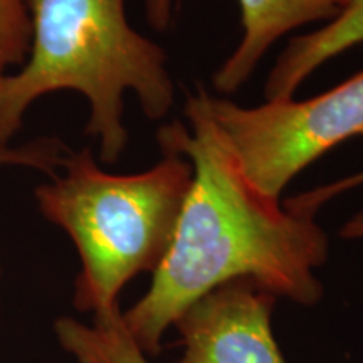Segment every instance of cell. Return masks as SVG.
I'll list each match as a JSON object with an SVG mask.
<instances>
[{"label":"cell","instance_id":"7","mask_svg":"<svg viewBox=\"0 0 363 363\" xmlns=\"http://www.w3.org/2000/svg\"><path fill=\"white\" fill-rule=\"evenodd\" d=\"M358 44H363V0H350L337 19L289 40L266 81V99H291L318 67Z\"/></svg>","mask_w":363,"mask_h":363},{"label":"cell","instance_id":"4","mask_svg":"<svg viewBox=\"0 0 363 363\" xmlns=\"http://www.w3.org/2000/svg\"><path fill=\"white\" fill-rule=\"evenodd\" d=\"M207 108L247 179L281 201L298 174L353 136L363 138V71L315 98L239 106L207 94Z\"/></svg>","mask_w":363,"mask_h":363},{"label":"cell","instance_id":"13","mask_svg":"<svg viewBox=\"0 0 363 363\" xmlns=\"http://www.w3.org/2000/svg\"><path fill=\"white\" fill-rule=\"evenodd\" d=\"M2 281H4V269H2V264H0V299H2Z\"/></svg>","mask_w":363,"mask_h":363},{"label":"cell","instance_id":"8","mask_svg":"<svg viewBox=\"0 0 363 363\" xmlns=\"http://www.w3.org/2000/svg\"><path fill=\"white\" fill-rule=\"evenodd\" d=\"M118 311L83 323L71 316L54 321V333L62 350L76 363H150L123 325Z\"/></svg>","mask_w":363,"mask_h":363},{"label":"cell","instance_id":"3","mask_svg":"<svg viewBox=\"0 0 363 363\" xmlns=\"http://www.w3.org/2000/svg\"><path fill=\"white\" fill-rule=\"evenodd\" d=\"M61 167L65 174L35 187V202L78 251L76 310L93 318L113 315L121 311L118 298L125 286L143 272L153 274L169 252L192 165L163 150L152 169L115 175L99 169L91 150L83 148L67 153Z\"/></svg>","mask_w":363,"mask_h":363},{"label":"cell","instance_id":"11","mask_svg":"<svg viewBox=\"0 0 363 363\" xmlns=\"http://www.w3.org/2000/svg\"><path fill=\"white\" fill-rule=\"evenodd\" d=\"M360 185H363V170L358 172V174H355V175L347 177V179L335 182V184L323 185V187H318L315 190H311V192H306V194L296 195V197L288 199V202L293 203V206L305 207V208H310V211H313V212H316L318 208H320L321 206H325L330 199L337 197L338 194L345 192V190L360 187Z\"/></svg>","mask_w":363,"mask_h":363},{"label":"cell","instance_id":"6","mask_svg":"<svg viewBox=\"0 0 363 363\" xmlns=\"http://www.w3.org/2000/svg\"><path fill=\"white\" fill-rule=\"evenodd\" d=\"M242 39L214 74L220 93H235L251 78L257 62L276 40L311 22L337 19L350 0H238Z\"/></svg>","mask_w":363,"mask_h":363},{"label":"cell","instance_id":"1","mask_svg":"<svg viewBox=\"0 0 363 363\" xmlns=\"http://www.w3.org/2000/svg\"><path fill=\"white\" fill-rule=\"evenodd\" d=\"M182 121L158 130L162 152L192 165L174 240L152 284L121 313L123 325L147 357L158 355L177 318L203 294L234 279H254L276 298L313 306L323 296L316 269L328 259V235L316 212L262 194L235 158L199 91Z\"/></svg>","mask_w":363,"mask_h":363},{"label":"cell","instance_id":"2","mask_svg":"<svg viewBox=\"0 0 363 363\" xmlns=\"http://www.w3.org/2000/svg\"><path fill=\"white\" fill-rule=\"evenodd\" d=\"M33 43L27 61L0 76V148L11 147L39 98L76 91L89 103L84 133L98 140L99 160L116 163L128 145L125 94L150 120L174 104V83L160 45L136 33L125 0H27Z\"/></svg>","mask_w":363,"mask_h":363},{"label":"cell","instance_id":"9","mask_svg":"<svg viewBox=\"0 0 363 363\" xmlns=\"http://www.w3.org/2000/svg\"><path fill=\"white\" fill-rule=\"evenodd\" d=\"M33 43V21L27 0H0V76L27 61Z\"/></svg>","mask_w":363,"mask_h":363},{"label":"cell","instance_id":"12","mask_svg":"<svg viewBox=\"0 0 363 363\" xmlns=\"http://www.w3.org/2000/svg\"><path fill=\"white\" fill-rule=\"evenodd\" d=\"M148 21L155 29L163 30L170 21V0H148Z\"/></svg>","mask_w":363,"mask_h":363},{"label":"cell","instance_id":"5","mask_svg":"<svg viewBox=\"0 0 363 363\" xmlns=\"http://www.w3.org/2000/svg\"><path fill=\"white\" fill-rule=\"evenodd\" d=\"M274 305L254 279L217 286L177 318L184 352L172 363H288L272 331Z\"/></svg>","mask_w":363,"mask_h":363},{"label":"cell","instance_id":"10","mask_svg":"<svg viewBox=\"0 0 363 363\" xmlns=\"http://www.w3.org/2000/svg\"><path fill=\"white\" fill-rule=\"evenodd\" d=\"M71 150L61 140L43 136L21 145L0 148V169L2 167H22L45 175H54Z\"/></svg>","mask_w":363,"mask_h":363}]
</instances>
